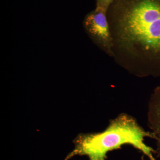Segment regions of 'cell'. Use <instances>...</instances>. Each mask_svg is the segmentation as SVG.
I'll return each mask as SVG.
<instances>
[{
    "mask_svg": "<svg viewBox=\"0 0 160 160\" xmlns=\"http://www.w3.org/2000/svg\"><path fill=\"white\" fill-rule=\"evenodd\" d=\"M115 1V0H96V8H100L107 11L109 6Z\"/></svg>",
    "mask_w": 160,
    "mask_h": 160,
    "instance_id": "cell-5",
    "label": "cell"
},
{
    "mask_svg": "<svg viewBox=\"0 0 160 160\" xmlns=\"http://www.w3.org/2000/svg\"><path fill=\"white\" fill-rule=\"evenodd\" d=\"M148 125L156 141L155 155L160 158V86L154 89L149 102Z\"/></svg>",
    "mask_w": 160,
    "mask_h": 160,
    "instance_id": "cell-4",
    "label": "cell"
},
{
    "mask_svg": "<svg viewBox=\"0 0 160 160\" xmlns=\"http://www.w3.org/2000/svg\"><path fill=\"white\" fill-rule=\"evenodd\" d=\"M107 12L104 9L96 8L85 16L83 26L93 44L107 55L112 58L113 42Z\"/></svg>",
    "mask_w": 160,
    "mask_h": 160,
    "instance_id": "cell-3",
    "label": "cell"
},
{
    "mask_svg": "<svg viewBox=\"0 0 160 160\" xmlns=\"http://www.w3.org/2000/svg\"><path fill=\"white\" fill-rule=\"evenodd\" d=\"M154 139L152 132L145 131L134 118L122 113L110 121L106 130L101 132L81 134L74 141V149L65 160L76 155H86L89 160H106L108 152L120 149L125 144L142 152L149 160H156V151L144 142V139Z\"/></svg>",
    "mask_w": 160,
    "mask_h": 160,
    "instance_id": "cell-2",
    "label": "cell"
},
{
    "mask_svg": "<svg viewBox=\"0 0 160 160\" xmlns=\"http://www.w3.org/2000/svg\"><path fill=\"white\" fill-rule=\"evenodd\" d=\"M116 64L139 78L160 76V0H115L107 12Z\"/></svg>",
    "mask_w": 160,
    "mask_h": 160,
    "instance_id": "cell-1",
    "label": "cell"
}]
</instances>
